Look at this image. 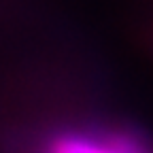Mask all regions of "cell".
Instances as JSON below:
<instances>
[{"mask_svg":"<svg viewBox=\"0 0 153 153\" xmlns=\"http://www.w3.org/2000/svg\"><path fill=\"white\" fill-rule=\"evenodd\" d=\"M47 153H143L128 136L94 138L85 134H62L49 143Z\"/></svg>","mask_w":153,"mask_h":153,"instance_id":"cell-1","label":"cell"}]
</instances>
